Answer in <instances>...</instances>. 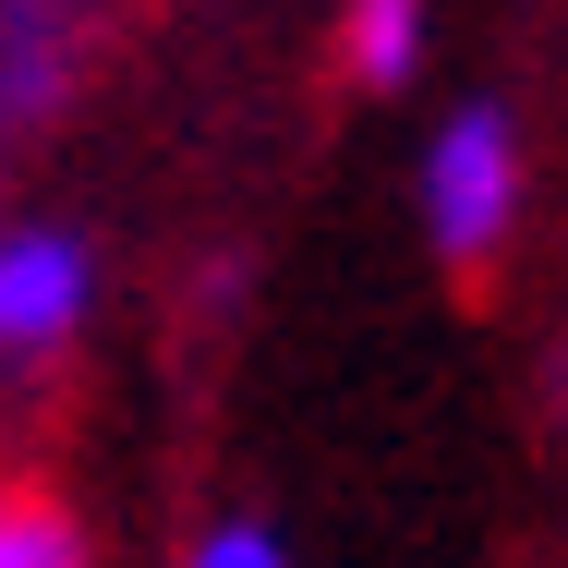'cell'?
<instances>
[{
    "mask_svg": "<svg viewBox=\"0 0 568 568\" xmlns=\"http://www.w3.org/2000/svg\"><path fill=\"white\" fill-rule=\"evenodd\" d=\"M73 85V24L61 0H0V121H37Z\"/></svg>",
    "mask_w": 568,
    "mask_h": 568,
    "instance_id": "obj_3",
    "label": "cell"
},
{
    "mask_svg": "<svg viewBox=\"0 0 568 568\" xmlns=\"http://www.w3.org/2000/svg\"><path fill=\"white\" fill-rule=\"evenodd\" d=\"M508 219H520V133H508V110H459L424 145V230L448 266H484Z\"/></svg>",
    "mask_w": 568,
    "mask_h": 568,
    "instance_id": "obj_1",
    "label": "cell"
},
{
    "mask_svg": "<svg viewBox=\"0 0 568 568\" xmlns=\"http://www.w3.org/2000/svg\"><path fill=\"white\" fill-rule=\"evenodd\" d=\"M85 242L73 230H0V351H61L85 327Z\"/></svg>",
    "mask_w": 568,
    "mask_h": 568,
    "instance_id": "obj_2",
    "label": "cell"
},
{
    "mask_svg": "<svg viewBox=\"0 0 568 568\" xmlns=\"http://www.w3.org/2000/svg\"><path fill=\"white\" fill-rule=\"evenodd\" d=\"M0 568H85V545H73V520H61V508L0 496Z\"/></svg>",
    "mask_w": 568,
    "mask_h": 568,
    "instance_id": "obj_5",
    "label": "cell"
},
{
    "mask_svg": "<svg viewBox=\"0 0 568 568\" xmlns=\"http://www.w3.org/2000/svg\"><path fill=\"white\" fill-rule=\"evenodd\" d=\"M182 568H291V557H278V532H254V520H219V532H206Z\"/></svg>",
    "mask_w": 568,
    "mask_h": 568,
    "instance_id": "obj_6",
    "label": "cell"
},
{
    "mask_svg": "<svg viewBox=\"0 0 568 568\" xmlns=\"http://www.w3.org/2000/svg\"><path fill=\"white\" fill-rule=\"evenodd\" d=\"M412 61H424V0H351V73L412 85Z\"/></svg>",
    "mask_w": 568,
    "mask_h": 568,
    "instance_id": "obj_4",
    "label": "cell"
}]
</instances>
